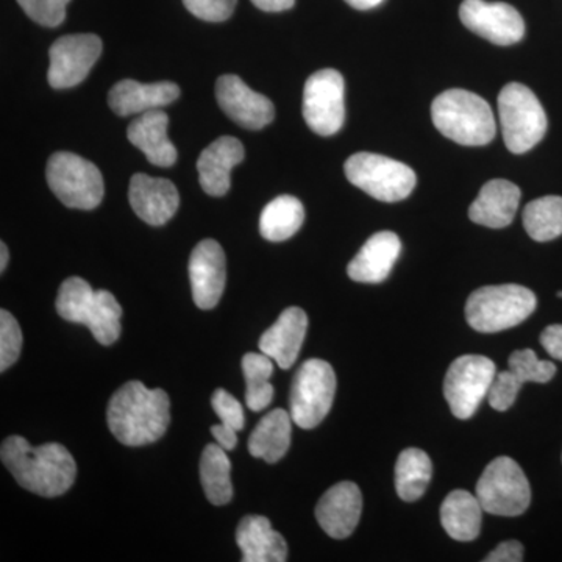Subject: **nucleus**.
Returning a JSON list of instances; mask_svg holds the SVG:
<instances>
[{
	"mask_svg": "<svg viewBox=\"0 0 562 562\" xmlns=\"http://www.w3.org/2000/svg\"><path fill=\"white\" fill-rule=\"evenodd\" d=\"M0 460L20 486L41 497L66 494L76 482V461L61 443L33 447L22 436H10L2 443Z\"/></svg>",
	"mask_w": 562,
	"mask_h": 562,
	"instance_id": "1",
	"label": "nucleus"
},
{
	"mask_svg": "<svg viewBox=\"0 0 562 562\" xmlns=\"http://www.w3.org/2000/svg\"><path fill=\"white\" fill-rule=\"evenodd\" d=\"M110 431L128 447L147 446L162 438L171 424V401L162 390H149L138 380L114 392L106 409Z\"/></svg>",
	"mask_w": 562,
	"mask_h": 562,
	"instance_id": "2",
	"label": "nucleus"
},
{
	"mask_svg": "<svg viewBox=\"0 0 562 562\" xmlns=\"http://www.w3.org/2000/svg\"><path fill=\"white\" fill-rule=\"evenodd\" d=\"M55 306L63 319L87 325L102 346L120 339L122 308L110 291H94L87 280L70 277L63 281Z\"/></svg>",
	"mask_w": 562,
	"mask_h": 562,
	"instance_id": "3",
	"label": "nucleus"
},
{
	"mask_svg": "<svg viewBox=\"0 0 562 562\" xmlns=\"http://www.w3.org/2000/svg\"><path fill=\"white\" fill-rule=\"evenodd\" d=\"M431 120L443 136L461 146H486L497 133L490 103L471 91H443L432 102Z\"/></svg>",
	"mask_w": 562,
	"mask_h": 562,
	"instance_id": "4",
	"label": "nucleus"
},
{
	"mask_svg": "<svg viewBox=\"0 0 562 562\" xmlns=\"http://www.w3.org/2000/svg\"><path fill=\"white\" fill-rule=\"evenodd\" d=\"M536 306L535 292L520 284L484 286L469 295L465 319L480 333L505 331L527 321Z\"/></svg>",
	"mask_w": 562,
	"mask_h": 562,
	"instance_id": "5",
	"label": "nucleus"
},
{
	"mask_svg": "<svg viewBox=\"0 0 562 562\" xmlns=\"http://www.w3.org/2000/svg\"><path fill=\"white\" fill-rule=\"evenodd\" d=\"M498 116L505 146L513 154H525L546 136V110L535 92L522 83H509L498 95Z\"/></svg>",
	"mask_w": 562,
	"mask_h": 562,
	"instance_id": "6",
	"label": "nucleus"
},
{
	"mask_svg": "<svg viewBox=\"0 0 562 562\" xmlns=\"http://www.w3.org/2000/svg\"><path fill=\"white\" fill-rule=\"evenodd\" d=\"M347 179L380 202H401L416 188V172L405 162L379 154L351 155L344 166Z\"/></svg>",
	"mask_w": 562,
	"mask_h": 562,
	"instance_id": "7",
	"label": "nucleus"
},
{
	"mask_svg": "<svg viewBox=\"0 0 562 562\" xmlns=\"http://www.w3.org/2000/svg\"><path fill=\"white\" fill-rule=\"evenodd\" d=\"M47 184L68 209L94 210L103 199V177L94 162L72 151H57L47 161Z\"/></svg>",
	"mask_w": 562,
	"mask_h": 562,
	"instance_id": "8",
	"label": "nucleus"
},
{
	"mask_svg": "<svg viewBox=\"0 0 562 562\" xmlns=\"http://www.w3.org/2000/svg\"><path fill=\"white\" fill-rule=\"evenodd\" d=\"M336 394V373L324 360L303 362L291 386V417L303 430H313L330 413Z\"/></svg>",
	"mask_w": 562,
	"mask_h": 562,
	"instance_id": "9",
	"label": "nucleus"
},
{
	"mask_svg": "<svg viewBox=\"0 0 562 562\" xmlns=\"http://www.w3.org/2000/svg\"><path fill=\"white\" fill-rule=\"evenodd\" d=\"M475 495L482 503L483 512L516 517L530 506L531 487L522 468L512 458L501 457L484 469Z\"/></svg>",
	"mask_w": 562,
	"mask_h": 562,
	"instance_id": "10",
	"label": "nucleus"
},
{
	"mask_svg": "<svg viewBox=\"0 0 562 562\" xmlns=\"http://www.w3.org/2000/svg\"><path fill=\"white\" fill-rule=\"evenodd\" d=\"M497 375L494 361L482 355H462L443 380V397L458 419H471Z\"/></svg>",
	"mask_w": 562,
	"mask_h": 562,
	"instance_id": "11",
	"label": "nucleus"
},
{
	"mask_svg": "<svg viewBox=\"0 0 562 562\" xmlns=\"http://www.w3.org/2000/svg\"><path fill=\"white\" fill-rule=\"evenodd\" d=\"M303 117L314 133L331 136L346 120V85L335 69L314 72L303 90Z\"/></svg>",
	"mask_w": 562,
	"mask_h": 562,
	"instance_id": "12",
	"label": "nucleus"
},
{
	"mask_svg": "<svg viewBox=\"0 0 562 562\" xmlns=\"http://www.w3.org/2000/svg\"><path fill=\"white\" fill-rule=\"evenodd\" d=\"M102 54V40L91 33L66 35L52 44L47 80L54 90L74 88L87 79Z\"/></svg>",
	"mask_w": 562,
	"mask_h": 562,
	"instance_id": "13",
	"label": "nucleus"
},
{
	"mask_svg": "<svg viewBox=\"0 0 562 562\" xmlns=\"http://www.w3.org/2000/svg\"><path fill=\"white\" fill-rule=\"evenodd\" d=\"M460 18L469 31L497 46H512L525 35V22L519 11L508 3L464 0Z\"/></svg>",
	"mask_w": 562,
	"mask_h": 562,
	"instance_id": "14",
	"label": "nucleus"
},
{
	"mask_svg": "<svg viewBox=\"0 0 562 562\" xmlns=\"http://www.w3.org/2000/svg\"><path fill=\"white\" fill-rule=\"evenodd\" d=\"M216 99L232 121L249 131H261L276 117L273 103L232 74L217 79Z\"/></svg>",
	"mask_w": 562,
	"mask_h": 562,
	"instance_id": "15",
	"label": "nucleus"
},
{
	"mask_svg": "<svg viewBox=\"0 0 562 562\" xmlns=\"http://www.w3.org/2000/svg\"><path fill=\"white\" fill-rule=\"evenodd\" d=\"M192 301L201 310H213L220 303L227 281L224 249L214 239H203L190 258Z\"/></svg>",
	"mask_w": 562,
	"mask_h": 562,
	"instance_id": "16",
	"label": "nucleus"
},
{
	"mask_svg": "<svg viewBox=\"0 0 562 562\" xmlns=\"http://www.w3.org/2000/svg\"><path fill=\"white\" fill-rule=\"evenodd\" d=\"M128 201L140 221L154 227H161L171 221L179 210L180 195L172 181L136 173L132 177L128 188Z\"/></svg>",
	"mask_w": 562,
	"mask_h": 562,
	"instance_id": "17",
	"label": "nucleus"
},
{
	"mask_svg": "<svg viewBox=\"0 0 562 562\" xmlns=\"http://www.w3.org/2000/svg\"><path fill=\"white\" fill-rule=\"evenodd\" d=\"M361 512L360 487L351 482H341L322 495L316 506V519L330 538L346 539L360 524Z\"/></svg>",
	"mask_w": 562,
	"mask_h": 562,
	"instance_id": "18",
	"label": "nucleus"
},
{
	"mask_svg": "<svg viewBox=\"0 0 562 562\" xmlns=\"http://www.w3.org/2000/svg\"><path fill=\"white\" fill-rule=\"evenodd\" d=\"M246 150L241 140L221 136L202 151L198 160L199 180L203 191L213 198H222L232 187V171L244 161Z\"/></svg>",
	"mask_w": 562,
	"mask_h": 562,
	"instance_id": "19",
	"label": "nucleus"
},
{
	"mask_svg": "<svg viewBox=\"0 0 562 562\" xmlns=\"http://www.w3.org/2000/svg\"><path fill=\"white\" fill-rule=\"evenodd\" d=\"M180 98L179 85L172 81H158V83H139L127 79L111 88L109 94L110 109L117 116H132L151 110H160L171 105Z\"/></svg>",
	"mask_w": 562,
	"mask_h": 562,
	"instance_id": "20",
	"label": "nucleus"
},
{
	"mask_svg": "<svg viewBox=\"0 0 562 562\" xmlns=\"http://www.w3.org/2000/svg\"><path fill=\"white\" fill-rule=\"evenodd\" d=\"M308 330V316L299 306H290L260 338V350L281 369H291L297 360Z\"/></svg>",
	"mask_w": 562,
	"mask_h": 562,
	"instance_id": "21",
	"label": "nucleus"
},
{
	"mask_svg": "<svg viewBox=\"0 0 562 562\" xmlns=\"http://www.w3.org/2000/svg\"><path fill=\"white\" fill-rule=\"evenodd\" d=\"M401 251V238L395 233H375L350 261L347 273L358 283H382L390 277Z\"/></svg>",
	"mask_w": 562,
	"mask_h": 562,
	"instance_id": "22",
	"label": "nucleus"
},
{
	"mask_svg": "<svg viewBox=\"0 0 562 562\" xmlns=\"http://www.w3.org/2000/svg\"><path fill=\"white\" fill-rule=\"evenodd\" d=\"M168 127V114L161 110H151L133 120L127 128L128 140L158 168H171L179 157L176 146L169 139Z\"/></svg>",
	"mask_w": 562,
	"mask_h": 562,
	"instance_id": "23",
	"label": "nucleus"
},
{
	"mask_svg": "<svg viewBox=\"0 0 562 562\" xmlns=\"http://www.w3.org/2000/svg\"><path fill=\"white\" fill-rule=\"evenodd\" d=\"M520 198H522V192L512 181H487L480 191L479 198L469 209V217L475 224L484 225V227H508L519 209Z\"/></svg>",
	"mask_w": 562,
	"mask_h": 562,
	"instance_id": "24",
	"label": "nucleus"
},
{
	"mask_svg": "<svg viewBox=\"0 0 562 562\" xmlns=\"http://www.w3.org/2000/svg\"><path fill=\"white\" fill-rule=\"evenodd\" d=\"M236 543L244 562H284L288 546L283 536L273 530L269 519L262 516L244 517L236 528Z\"/></svg>",
	"mask_w": 562,
	"mask_h": 562,
	"instance_id": "25",
	"label": "nucleus"
},
{
	"mask_svg": "<svg viewBox=\"0 0 562 562\" xmlns=\"http://www.w3.org/2000/svg\"><path fill=\"white\" fill-rule=\"evenodd\" d=\"M483 508L479 497L468 491H453L441 506V524L454 541L471 542L482 530Z\"/></svg>",
	"mask_w": 562,
	"mask_h": 562,
	"instance_id": "26",
	"label": "nucleus"
},
{
	"mask_svg": "<svg viewBox=\"0 0 562 562\" xmlns=\"http://www.w3.org/2000/svg\"><path fill=\"white\" fill-rule=\"evenodd\" d=\"M291 424V413L280 408L262 417L249 438L251 457L260 458L269 464L280 461L290 450Z\"/></svg>",
	"mask_w": 562,
	"mask_h": 562,
	"instance_id": "27",
	"label": "nucleus"
},
{
	"mask_svg": "<svg viewBox=\"0 0 562 562\" xmlns=\"http://www.w3.org/2000/svg\"><path fill=\"white\" fill-rule=\"evenodd\" d=\"M305 221L302 202L294 195H280L262 210L260 233L271 243L286 241L292 238Z\"/></svg>",
	"mask_w": 562,
	"mask_h": 562,
	"instance_id": "28",
	"label": "nucleus"
},
{
	"mask_svg": "<svg viewBox=\"0 0 562 562\" xmlns=\"http://www.w3.org/2000/svg\"><path fill=\"white\" fill-rule=\"evenodd\" d=\"M201 482L206 498L214 506H224L232 502V462L227 450L220 443H209L201 458Z\"/></svg>",
	"mask_w": 562,
	"mask_h": 562,
	"instance_id": "29",
	"label": "nucleus"
},
{
	"mask_svg": "<svg viewBox=\"0 0 562 562\" xmlns=\"http://www.w3.org/2000/svg\"><path fill=\"white\" fill-rule=\"evenodd\" d=\"M430 457L420 449L403 450L395 464V491L405 502L419 501L431 482Z\"/></svg>",
	"mask_w": 562,
	"mask_h": 562,
	"instance_id": "30",
	"label": "nucleus"
},
{
	"mask_svg": "<svg viewBox=\"0 0 562 562\" xmlns=\"http://www.w3.org/2000/svg\"><path fill=\"white\" fill-rule=\"evenodd\" d=\"M524 227L538 243L553 241L562 235V198L547 195L528 203L524 210Z\"/></svg>",
	"mask_w": 562,
	"mask_h": 562,
	"instance_id": "31",
	"label": "nucleus"
},
{
	"mask_svg": "<svg viewBox=\"0 0 562 562\" xmlns=\"http://www.w3.org/2000/svg\"><path fill=\"white\" fill-rule=\"evenodd\" d=\"M271 357L262 353H247L243 357V372L246 379V403L251 412H261L273 401V373Z\"/></svg>",
	"mask_w": 562,
	"mask_h": 562,
	"instance_id": "32",
	"label": "nucleus"
},
{
	"mask_svg": "<svg viewBox=\"0 0 562 562\" xmlns=\"http://www.w3.org/2000/svg\"><path fill=\"white\" fill-rule=\"evenodd\" d=\"M509 371L525 383H549L557 375L552 361L539 360L531 349L513 351L509 357Z\"/></svg>",
	"mask_w": 562,
	"mask_h": 562,
	"instance_id": "33",
	"label": "nucleus"
},
{
	"mask_svg": "<svg viewBox=\"0 0 562 562\" xmlns=\"http://www.w3.org/2000/svg\"><path fill=\"white\" fill-rule=\"evenodd\" d=\"M22 331L13 314L0 312V372H5L20 358Z\"/></svg>",
	"mask_w": 562,
	"mask_h": 562,
	"instance_id": "34",
	"label": "nucleus"
},
{
	"mask_svg": "<svg viewBox=\"0 0 562 562\" xmlns=\"http://www.w3.org/2000/svg\"><path fill=\"white\" fill-rule=\"evenodd\" d=\"M70 0H18L32 21L44 27H58L66 18Z\"/></svg>",
	"mask_w": 562,
	"mask_h": 562,
	"instance_id": "35",
	"label": "nucleus"
},
{
	"mask_svg": "<svg viewBox=\"0 0 562 562\" xmlns=\"http://www.w3.org/2000/svg\"><path fill=\"white\" fill-rule=\"evenodd\" d=\"M522 386V382L509 369L505 372H497L490 392H487V401L495 412H506L516 402L517 394Z\"/></svg>",
	"mask_w": 562,
	"mask_h": 562,
	"instance_id": "36",
	"label": "nucleus"
},
{
	"mask_svg": "<svg viewBox=\"0 0 562 562\" xmlns=\"http://www.w3.org/2000/svg\"><path fill=\"white\" fill-rule=\"evenodd\" d=\"M211 406L214 413L221 419V424L227 425L235 431H241L246 425V416H244V408L239 401H236L232 394L225 390L214 391L211 397Z\"/></svg>",
	"mask_w": 562,
	"mask_h": 562,
	"instance_id": "37",
	"label": "nucleus"
},
{
	"mask_svg": "<svg viewBox=\"0 0 562 562\" xmlns=\"http://www.w3.org/2000/svg\"><path fill=\"white\" fill-rule=\"evenodd\" d=\"M238 0H183L190 13L206 22L227 21Z\"/></svg>",
	"mask_w": 562,
	"mask_h": 562,
	"instance_id": "38",
	"label": "nucleus"
},
{
	"mask_svg": "<svg viewBox=\"0 0 562 562\" xmlns=\"http://www.w3.org/2000/svg\"><path fill=\"white\" fill-rule=\"evenodd\" d=\"M486 562H520L524 561L522 543L517 541L502 542L497 549L487 554Z\"/></svg>",
	"mask_w": 562,
	"mask_h": 562,
	"instance_id": "39",
	"label": "nucleus"
},
{
	"mask_svg": "<svg viewBox=\"0 0 562 562\" xmlns=\"http://www.w3.org/2000/svg\"><path fill=\"white\" fill-rule=\"evenodd\" d=\"M541 344L543 349L554 360L562 361V325H550L541 335Z\"/></svg>",
	"mask_w": 562,
	"mask_h": 562,
	"instance_id": "40",
	"label": "nucleus"
},
{
	"mask_svg": "<svg viewBox=\"0 0 562 562\" xmlns=\"http://www.w3.org/2000/svg\"><path fill=\"white\" fill-rule=\"evenodd\" d=\"M233 428L227 427V425L220 424L213 425L211 427V435L216 439V442L220 443L222 449L227 450V452H232V450L236 449V443H238V436Z\"/></svg>",
	"mask_w": 562,
	"mask_h": 562,
	"instance_id": "41",
	"label": "nucleus"
},
{
	"mask_svg": "<svg viewBox=\"0 0 562 562\" xmlns=\"http://www.w3.org/2000/svg\"><path fill=\"white\" fill-rule=\"evenodd\" d=\"M257 9L268 11V13H279L294 7L295 0H251Z\"/></svg>",
	"mask_w": 562,
	"mask_h": 562,
	"instance_id": "42",
	"label": "nucleus"
},
{
	"mask_svg": "<svg viewBox=\"0 0 562 562\" xmlns=\"http://www.w3.org/2000/svg\"><path fill=\"white\" fill-rule=\"evenodd\" d=\"M346 2L349 3L350 7H353V9L364 11L375 9L383 0H346Z\"/></svg>",
	"mask_w": 562,
	"mask_h": 562,
	"instance_id": "43",
	"label": "nucleus"
},
{
	"mask_svg": "<svg viewBox=\"0 0 562 562\" xmlns=\"http://www.w3.org/2000/svg\"><path fill=\"white\" fill-rule=\"evenodd\" d=\"M7 265H9V249H7V244H0V272L5 271Z\"/></svg>",
	"mask_w": 562,
	"mask_h": 562,
	"instance_id": "44",
	"label": "nucleus"
},
{
	"mask_svg": "<svg viewBox=\"0 0 562 562\" xmlns=\"http://www.w3.org/2000/svg\"><path fill=\"white\" fill-rule=\"evenodd\" d=\"M558 297L562 299V291L558 292Z\"/></svg>",
	"mask_w": 562,
	"mask_h": 562,
	"instance_id": "45",
	"label": "nucleus"
}]
</instances>
